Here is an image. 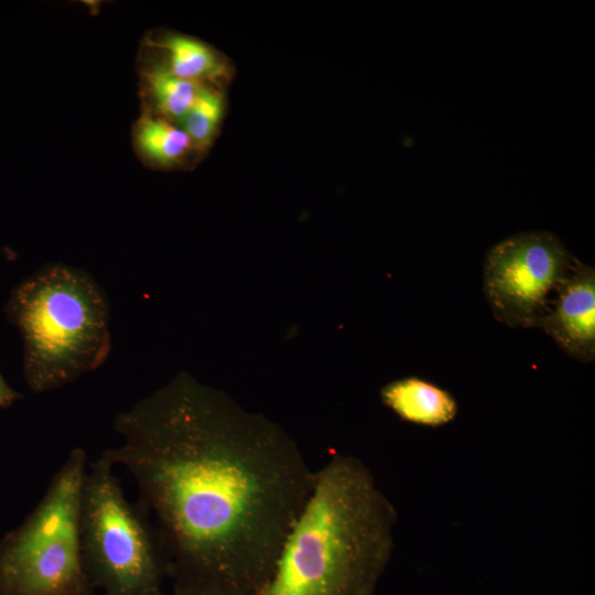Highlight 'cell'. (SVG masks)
<instances>
[{
    "label": "cell",
    "instance_id": "cell-1",
    "mask_svg": "<svg viewBox=\"0 0 595 595\" xmlns=\"http://www.w3.org/2000/svg\"><path fill=\"white\" fill-rule=\"evenodd\" d=\"M118 445L175 595H255L315 479L296 442L227 393L180 372L119 413Z\"/></svg>",
    "mask_w": 595,
    "mask_h": 595
},
{
    "label": "cell",
    "instance_id": "cell-2",
    "mask_svg": "<svg viewBox=\"0 0 595 595\" xmlns=\"http://www.w3.org/2000/svg\"><path fill=\"white\" fill-rule=\"evenodd\" d=\"M396 521L369 468L357 457L332 455L315 472L312 491L255 595H371L393 548Z\"/></svg>",
    "mask_w": 595,
    "mask_h": 595
},
{
    "label": "cell",
    "instance_id": "cell-3",
    "mask_svg": "<svg viewBox=\"0 0 595 595\" xmlns=\"http://www.w3.org/2000/svg\"><path fill=\"white\" fill-rule=\"evenodd\" d=\"M23 340V376L35 393L100 367L111 350L109 303L85 269L47 263L15 285L4 305Z\"/></svg>",
    "mask_w": 595,
    "mask_h": 595
},
{
    "label": "cell",
    "instance_id": "cell-4",
    "mask_svg": "<svg viewBox=\"0 0 595 595\" xmlns=\"http://www.w3.org/2000/svg\"><path fill=\"white\" fill-rule=\"evenodd\" d=\"M73 448L43 498L0 555V588L7 595H93L80 540V502L87 470Z\"/></svg>",
    "mask_w": 595,
    "mask_h": 595
},
{
    "label": "cell",
    "instance_id": "cell-5",
    "mask_svg": "<svg viewBox=\"0 0 595 595\" xmlns=\"http://www.w3.org/2000/svg\"><path fill=\"white\" fill-rule=\"evenodd\" d=\"M101 454L87 467L80 502L84 565L106 595H160L166 565L158 537L125 497Z\"/></svg>",
    "mask_w": 595,
    "mask_h": 595
},
{
    "label": "cell",
    "instance_id": "cell-6",
    "mask_svg": "<svg viewBox=\"0 0 595 595\" xmlns=\"http://www.w3.org/2000/svg\"><path fill=\"white\" fill-rule=\"evenodd\" d=\"M575 259L545 231L522 232L497 244L484 266V292L493 315L511 327L537 326Z\"/></svg>",
    "mask_w": 595,
    "mask_h": 595
},
{
    "label": "cell",
    "instance_id": "cell-7",
    "mask_svg": "<svg viewBox=\"0 0 595 595\" xmlns=\"http://www.w3.org/2000/svg\"><path fill=\"white\" fill-rule=\"evenodd\" d=\"M556 299L539 321L541 327L572 358L595 357V270L578 259L555 289Z\"/></svg>",
    "mask_w": 595,
    "mask_h": 595
},
{
    "label": "cell",
    "instance_id": "cell-8",
    "mask_svg": "<svg viewBox=\"0 0 595 595\" xmlns=\"http://www.w3.org/2000/svg\"><path fill=\"white\" fill-rule=\"evenodd\" d=\"M148 46L160 54L156 58L175 76L196 84H226L234 66L221 52L196 37L161 31L147 40Z\"/></svg>",
    "mask_w": 595,
    "mask_h": 595
},
{
    "label": "cell",
    "instance_id": "cell-9",
    "mask_svg": "<svg viewBox=\"0 0 595 595\" xmlns=\"http://www.w3.org/2000/svg\"><path fill=\"white\" fill-rule=\"evenodd\" d=\"M380 398L403 421L424 426L447 424L458 411L457 402L448 391L418 377L387 383L380 390Z\"/></svg>",
    "mask_w": 595,
    "mask_h": 595
},
{
    "label": "cell",
    "instance_id": "cell-10",
    "mask_svg": "<svg viewBox=\"0 0 595 595\" xmlns=\"http://www.w3.org/2000/svg\"><path fill=\"white\" fill-rule=\"evenodd\" d=\"M132 142L142 161L160 170L183 169L202 155L178 123L148 112L136 121Z\"/></svg>",
    "mask_w": 595,
    "mask_h": 595
},
{
    "label": "cell",
    "instance_id": "cell-11",
    "mask_svg": "<svg viewBox=\"0 0 595 595\" xmlns=\"http://www.w3.org/2000/svg\"><path fill=\"white\" fill-rule=\"evenodd\" d=\"M141 93L148 113L178 123L187 113L199 84L180 78L155 60L140 72Z\"/></svg>",
    "mask_w": 595,
    "mask_h": 595
},
{
    "label": "cell",
    "instance_id": "cell-12",
    "mask_svg": "<svg viewBox=\"0 0 595 595\" xmlns=\"http://www.w3.org/2000/svg\"><path fill=\"white\" fill-rule=\"evenodd\" d=\"M226 111L227 99L224 85L199 84L195 98L180 126L202 154L207 152L218 137Z\"/></svg>",
    "mask_w": 595,
    "mask_h": 595
},
{
    "label": "cell",
    "instance_id": "cell-13",
    "mask_svg": "<svg viewBox=\"0 0 595 595\" xmlns=\"http://www.w3.org/2000/svg\"><path fill=\"white\" fill-rule=\"evenodd\" d=\"M21 398V394L11 388L0 374V408H7Z\"/></svg>",
    "mask_w": 595,
    "mask_h": 595
},
{
    "label": "cell",
    "instance_id": "cell-14",
    "mask_svg": "<svg viewBox=\"0 0 595 595\" xmlns=\"http://www.w3.org/2000/svg\"><path fill=\"white\" fill-rule=\"evenodd\" d=\"M160 595H165L164 593H161ZM172 595H175V594H172Z\"/></svg>",
    "mask_w": 595,
    "mask_h": 595
}]
</instances>
